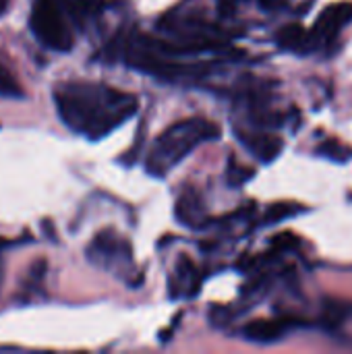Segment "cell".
Instances as JSON below:
<instances>
[{"label":"cell","instance_id":"6da1fadb","mask_svg":"<svg viewBox=\"0 0 352 354\" xmlns=\"http://www.w3.org/2000/svg\"><path fill=\"white\" fill-rule=\"evenodd\" d=\"M52 97L64 127L89 141L108 137L139 108L133 93L93 81L58 83Z\"/></svg>","mask_w":352,"mask_h":354},{"label":"cell","instance_id":"7a4b0ae2","mask_svg":"<svg viewBox=\"0 0 352 354\" xmlns=\"http://www.w3.org/2000/svg\"><path fill=\"white\" fill-rule=\"evenodd\" d=\"M222 135L220 127L207 118L195 116L185 118L174 124H170L166 131L158 135L154 141L147 160H145V172L156 178L168 176L189 153H193L201 143L214 141Z\"/></svg>","mask_w":352,"mask_h":354},{"label":"cell","instance_id":"3957f363","mask_svg":"<svg viewBox=\"0 0 352 354\" xmlns=\"http://www.w3.org/2000/svg\"><path fill=\"white\" fill-rule=\"evenodd\" d=\"M29 29L35 35V39L52 52L66 54L75 48L68 17L60 10V6L54 0H33Z\"/></svg>","mask_w":352,"mask_h":354},{"label":"cell","instance_id":"277c9868","mask_svg":"<svg viewBox=\"0 0 352 354\" xmlns=\"http://www.w3.org/2000/svg\"><path fill=\"white\" fill-rule=\"evenodd\" d=\"M87 259L104 270L116 272V274H124L133 270V249L131 243L116 234L114 230H102L98 232L87 251H85Z\"/></svg>","mask_w":352,"mask_h":354},{"label":"cell","instance_id":"5b68a950","mask_svg":"<svg viewBox=\"0 0 352 354\" xmlns=\"http://www.w3.org/2000/svg\"><path fill=\"white\" fill-rule=\"evenodd\" d=\"M351 21L352 2H338V4L328 6V8L319 15L313 33H315L317 41H332V39L340 33V29L346 27Z\"/></svg>","mask_w":352,"mask_h":354},{"label":"cell","instance_id":"8992f818","mask_svg":"<svg viewBox=\"0 0 352 354\" xmlns=\"http://www.w3.org/2000/svg\"><path fill=\"white\" fill-rule=\"evenodd\" d=\"M295 326L293 317H282V319H255L243 328V336L251 342L259 344H272L278 342L288 328Z\"/></svg>","mask_w":352,"mask_h":354},{"label":"cell","instance_id":"52a82bcc","mask_svg":"<svg viewBox=\"0 0 352 354\" xmlns=\"http://www.w3.org/2000/svg\"><path fill=\"white\" fill-rule=\"evenodd\" d=\"M201 288V276L197 272V266L193 263L191 257L180 255L176 261L174 278L170 280V292L172 297L185 295V297H197Z\"/></svg>","mask_w":352,"mask_h":354},{"label":"cell","instance_id":"ba28073f","mask_svg":"<svg viewBox=\"0 0 352 354\" xmlns=\"http://www.w3.org/2000/svg\"><path fill=\"white\" fill-rule=\"evenodd\" d=\"M239 139L257 160H261L266 164L274 162L284 147L282 139L272 135V133H243V131H239Z\"/></svg>","mask_w":352,"mask_h":354},{"label":"cell","instance_id":"9c48e42d","mask_svg":"<svg viewBox=\"0 0 352 354\" xmlns=\"http://www.w3.org/2000/svg\"><path fill=\"white\" fill-rule=\"evenodd\" d=\"M276 44H278L282 50L305 54V52H311V50L317 46V37H315L313 31H307L303 25H299V23H288V25H284V27L276 33Z\"/></svg>","mask_w":352,"mask_h":354},{"label":"cell","instance_id":"30bf717a","mask_svg":"<svg viewBox=\"0 0 352 354\" xmlns=\"http://www.w3.org/2000/svg\"><path fill=\"white\" fill-rule=\"evenodd\" d=\"M174 216L183 226H189V228H201L207 222L201 197L191 187L185 189L183 195L178 197L176 207H174Z\"/></svg>","mask_w":352,"mask_h":354},{"label":"cell","instance_id":"8fae6325","mask_svg":"<svg viewBox=\"0 0 352 354\" xmlns=\"http://www.w3.org/2000/svg\"><path fill=\"white\" fill-rule=\"evenodd\" d=\"M60 10L73 21L75 25L83 27L85 21L98 17L104 8V0H54Z\"/></svg>","mask_w":352,"mask_h":354},{"label":"cell","instance_id":"7c38bea8","mask_svg":"<svg viewBox=\"0 0 352 354\" xmlns=\"http://www.w3.org/2000/svg\"><path fill=\"white\" fill-rule=\"evenodd\" d=\"M0 95L12 97V100L23 97V87L19 85V81L12 77V73L2 62H0Z\"/></svg>","mask_w":352,"mask_h":354},{"label":"cell","instance_id":"4fadbf2b","mask_svg":"<svg viewBox=\"0 0 352 354\" xmlns=\"http://www.w3.org/2000/svg\"><path fill=\"white\" fill-rule=\"evenodd\" d=\"M299 209L290 203H276V205H270L268 212L263 214V224H276V222H282L284 218H290L295 216Z\"/></svg>","mask_w":352,"mask_h":354},{"label":"cell","instance_id":"5bb4252c","mask_svg":"<svg viewBox=\"0 0 352 354\" xmlns=\"http://www.w3.org/2000/svg\"><path fill=\"white\" fill-rule=\"evenodd\" d=\"M226 176H228V185L230 187H241V185H245L247 180H251L255 176V170L247 168V166H239L237 162H230Z\"/></svg>","mask_w":352,"mask_h":354},{"label":"cell","instance_id":"9a60e30c","mask_svg":"<svg viewBox=\"0 0 352 354\" xmlns=\"http://www.w3.org/2000/svg\"><path fill=\"white\" fill-rule=\"evenodd\" d=\"M46 272H48V263H46V259H37V261H33V263H31V268H29V276H27L25 288H27V290H35V288H39V286H41V282H44V278H46Z\"/></svg>","mask_w":352,"mask_h":354},{"label":"cell","instance_id":"2e32d148","mask_svg":"<svg viewBox=\"0 0 352 354\" xmlns=\"http://www.w3.org/2000/svg\"><path fill=\"white\" fill-rule=\"evenodd\" d=\"M317 151L324 153V156H328V158H332V160H338V162H344V160L349 158V149H346L342 143H338L336 139L324 141V143L317 147Z\"/></svg>","mask_w":352,"mask_h":354},{"label":"cell","instance_id":"e0dca14e","mask_svg":"<svg viewBox=\"0 0 352 354\" xmlns=\"http://www.w3.org/2000/svg\"><path fill=\"white\" fill-rule=\"evenodd\" d=\"M272 247L276 251H290V249L299 247V239L295 234H290V232H282V234L272 239Z\"/></svg>","mask_w":352,"mask_h":354},{"label":"cell","instance_id":"ac0fdd59","mask_svg":"<svg viewBox=\"0 0 352 354\" xmlns=\"http://www.w3.org/2000/svg\"><path fill=\"white\" fill-rule=\"evenodd\" d=\"M12 243L6 241V239H0V288H2V282H4V251L6 247H10Z\"/></svg>","mask_w":352,"mask_h":354},{"label":"cell","instance_id":"d6986e66","mask_svg":"<svg viewBox=\"0 0 352 354\" xmlns=\"http://www.w3.org/2000/svg\"><path fill=\"white\" fill-rule=\"evenodd\" d=\"M8 2H10V0H0V15H2V12H6V8H8Z\"/></svg>","mask_w":352,"mask_h":354}]
</instances>
